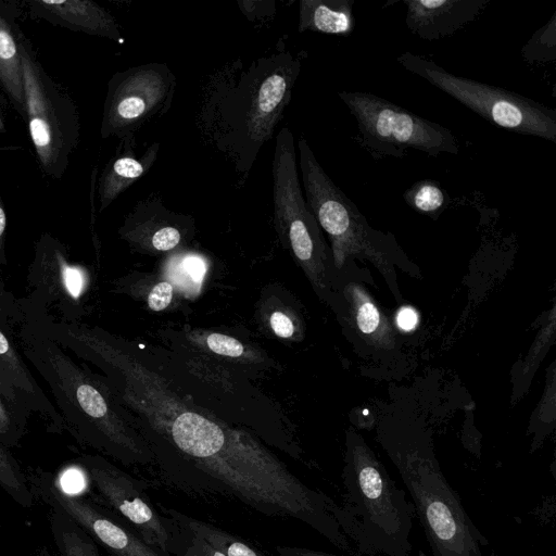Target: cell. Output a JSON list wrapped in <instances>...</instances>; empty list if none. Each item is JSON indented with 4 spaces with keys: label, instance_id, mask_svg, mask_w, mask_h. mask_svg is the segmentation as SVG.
<instances>
[{
    "label": "cell",
    "instance_id": "1",
    "mask_svg": "<svg viewBox=\"0 0 556 556\" xmlns=\"http://www.w3.org/2000/svg\"><path fill=\"white\" fill-rule=\"evenodd\" d=\"M165 484L191 495L235 500L268 517L301 521L337 548L351 543L332 515L334 501L304 483L250 435L184 412L157 431Z\"/></svg>",
    "mask_w": 556,
    "mask_h": 556
},
{
    "label": "cell",
    "instance_id": "2",
    "mask_svg": "<svg viewBox=\"0 0 556 556\" xmlns=\"http://www.w3.org/2000/svg\"><path fill=\"white\" fill-rule=\"evenodd\" d=\"M15 328L23 356L47 384L65 431L73 439L124 464L154 459L151 451L124 427L99 378L30 320L23 319Z\"/></svg>",
    "mask_w": 556,
    "mask_h": 556
},
{
    "label": "cell",
    "instance_id": "3",
    "mask_svg": "<svg viewBox=\"0 0 556 556\" xmlns=\"http://www.w3.org/2000/svg\"><path fill=\"white\" fill-rule=\"evenodd\" d=\"M343 468V504L331 511L364 556H410L415 509L361 435L352 433Z\"/></svg>",
    "mask_w": 556,
    "mask_h": 556
},
{
    "label": "cell",
    "instance_id": "4",
    "mask_svg": "<svg viewBox=\"0 0 556 556\" xmlns=\"http://www.w3.org/2000/svg\"><path fill=\"white\" fill-rule=\"evenodd\" d=\"M433 556H483L486 539L447 483L433 454L417 445L389 448Z\"/></svg>",
    "mask_w": 556,
    "mask_h": 556
},
{
    "label": "cell",
    "instance_id": "5",
    "mask_svg": "<svg viewBox=\"0 0 556 556\" xmlns=\"http://www.w3.org/2000/svg\"><path fill=\"white\" fill-rule=\"evenodd\" d=\"M298 148L305 201L330 238L334 266L341 268L351 258H365L383 275L396 295L393 260L399 248L393 237L367 223L358 207L324 170L303 137Z\"/></svg>",
    "mask_w": 556,
    "mask_h": 556
},
{
    "label": "cell",
    "instance_id": "6",
    "mask_svg": "<svg viewBox=\"0 0 556 556\" xmlns=\"http://www.w3.org/2000/svg\"><path fill=\"white\" fill-rule=\"evenodd\" d=\"M25 122L41 170L61 179L80 139V119L71 94L48 74L31 41L17 30Z\"/></svg>",
    "mask_w": 556,
    "mask_h": 556
},
{
    "label": "cell",
    "instance_id": "7",
    "mask_svg": "<svg viewBox=\"0 0 556 556\" xmlns=\"http://www.w3.org/2000/svg\"><path fill=\"white\" fill-rule=\"evenodd\" d=\"M397 62L464 104L485 121L506 130L556 141V112L504 88L455 76L434 61L404 52Z\"/></svg>",
    "mask_w": 556,
    "mask_h": 556
},
{
    "label": "cell",
    "instance_id": "8",
    "mask_svg": "<svg viewBox=\"0 0 556 556\" xmlns=\"http://www.w3.org/2000/svg\"><path fill=\"white\" fill-rule=\"evenodd\" d=\"M338 96L356 121L357 142L377 160L403 157L409 149L430 156L459 151L450 129L381 97L359 91H340Z\"/></svg>",
    "mask_w": 556,
    "mask_h": 556
},
{
    "label": "cell",
    "instance_id": "9",
    "mask_svg": "<svg viewBox=\"0 0 556 556\" xmlns=\"http://www.w3.org/2000/svg\"><path fill=\"white\" fill-rule=\"evenodd\" d=\"M273 204L277 229L286 235L290 247L313 282L323 288L326 275V245L319 224L309 211L300 186L294 138L282 128L277 137L273 160Z\"/></svg>",
    "mask_w": 556,
    "mask_h": 556
},
{
    "label": "cell",
    "instance_id": "10",
    "mask_svg": "<svg viewBox=\"0 0 556 556\" xmlns=\"http://www.w3.org/2000/svg\"><path fill=\"white\" fill-rule=\"evenodd\" d=\"M26 281L28 294L21 298L24 317L53 311L55 318L79 323L86 314L91 282L88 268L53 235L42 232L36 241Z\"/></svg>",
    "mask_w": 556,
    "mask_h": 556
},
{
    "label": "cell",
    "instance_id": "11",
    "mask_svg": "<svg viewBox=\"0 0 556 556\" xmlns=\"http://www.w3.org/2000/svg\"><path fill=\"white\" fill-rule=\"evenodd\" d=\"M176 86L170 70L149 63L115 73L104 100L100 135L102 139H124L154 115L169 106Z\"/></svg>",
    "mask_w": 556,
    "mask_h": 556
},
{
    "label": "cell",
    "instance_id": "12",
    "mask_svg": "<svg viewBox=\"0 0 556 556\" xmlns=\"http://www.w3.org/2000/svg\"><path fill=\"white\" fill-rule=\"evenodd\" d=\"M78 464L94 491L93 501L128 525L146 543L168 555L169 533L164 516L149 497L147 483L99 455H81Z\"/></svg>",
    "mask_w": 556,
    "mask_h": 556
},
{
    "label": "cell",
    "instance_id": "13",
    "mask_svg": "<svg viewBox=\"0 0 556 556\" xmlns=\"http://www.w3.org/2000/svg\"><path fill=\"white\" fill-rule=\"evenodd\" d=\"M26 477L34 496L71 516L111 556H168L93 500L66 492L51 472L37 468Z\"/></svg>",
    "mask_w": 556,
    "mask_h": 556
},
{
    "label": "cell",
    "instance_id": "14",
    "mask_svg": "<svg viewBox=\"0 0 556 556\" xmlns=\"http://www.w3.org/2000/svg\"><path fill=\"white\" fill-rule=\"evenodd\" d=\"M14 334L15 326L0 317V392L20 416H36L48 432L61 434L63 419L26 365Z\"/></svg>",
    "mask_w": 556,
    "mask_h": 556
},
{
    "label": "cell",
    "instance_id": "15",
    "mask_svg": "<svg viewBox=\"0 0 556 556\" xmlns=\"http://www.w3.org/2000/svg\"><path fill=\"white\" fill-rule=\"evenodd\" d=\"M269 60L250 89L249 103L244 109L242 126L244 141L252 151V160L262 144L268 141L291 98L292 87L300 73V61Z\"/></svg>",
    "mask_w": 556,
    "mask_h": 556
},
{
    "label": "cell",
    "instance_id": "16",
    "mask_svg": "<svg viewBox=\"0 0 556 556\" xmlns=\"http://www.w3.org/2000/svg\"><path fill=\"white\" fill-rule=\"evenodd\" d=\"M490 0H404L405 23L417 37L437 40L454 35L479 16Z\"/></svg>",
    "mask_w": 556,
    "mask_h": 556
},
{
    "label": "cell",
    "instance_id": "17",
    "mask_svg": "<svg viewBox=\"0 0 556 556\" xmlns=\"http://www.w3.org/2000/svg\"><path fill=\"white\" fill-rule=\"evenodd\" d=\"M31 18L88 35L121 40L114 16L90 0H30L22 2Z\"/></svg>",
    "mask_w": 556,
    "mask_h": 556
},
{
    "label": "cell",
    "instance_id": "18",
    "mask_svg": "<svg viewBox=\"0 0 556 556\" xmlns=\"http://www.w3.org/2000/svg\"><path fill=\"white\" fill-rule=\"evenodd\" d=\"M22 2L0 0V88L25 121V96L17 30Z\"/></svg>",
    "mask_w": 556,
    "mask_h": 556
},
{
    "label": "cell",
    "instance_id": "19",
    "mask_svg": "<svg viewBox=\"0 0 556 556\" xmlns=\"http://www.w3.org/2000/svg\"><path fill=\"white\" fill-rule=\"evenodd\" d=\"M344 293L358 333L378 349H393L395 336L392 325L367 290L363 286L352 282L345 287Z\"/></svg>",
    "mask_w": 556,
    "mask_h": 556
},
{
    "label": "cell",
    "instance_id": "20",
    "mask_svg": "<svg viewBox=\"0 0 556 556\" xmlns=\"http://www.w3.org/2000/svg\"><path fill=\"white\" fill-rule=\"evenodd\" d=\"M159 147V143L152 144L140 159L124 154L106 164L98 186L100 212L150 169L156 160Z\"/></svg>",
    "mask_w": 556,
    "mask_h": 556
},
{
    "label": "cell",
    "instance_id": "21",
    "mask_svg": "<svg viewBox=\"0 0 556 556\" xmlns=\"http://www.w3.org/2000/svg\"><path fill=\"white\" fill-rule=\"evenodd\" d=\"M354 0H301L299 31L349 36L354 30Z\"/></svg>",
    "mask_w": 556,
    "mask_h": 556
},
{
    "label": "cell",
    "instance_id": "22",
    "mask_svg": "<svg viewBox=\"0 0 556 556\" xmlns=\"http://www.w3.org/2000/svg\"><path fill=\"white\" fill-rule=\"evenodd\" d=\"M157 509L200 535L225 556H268L260 548L213 523L186 515L172 507L155 504Z\"/></svg>",
    "mask_w": 556,
    "mask_h": 556
},
{
    "label": "cell",
    "instance_id": "23",
    "mask_svg": "<svg viewBox=\"0 0 556 556\" xmlns=\"http://www.w3.org/2000/svg\"><path fill=\"white\" fill-rule=\"evenodd\" d=\"M50 530L61 556H100L91 535L71 516L50 507Z\"/></svg>",
    "mask_w": 556,
    "mask_h": 556
},
{
    "label": "cell",
    "instance_id": "24",
    "mask_svg": "<svg viewBox=\"0 0 556 556\" xmlns=\"http://www.w3.org/2000/svg\"><path fill=\"white\" fill-rule=\"evenodd\" d=\"M161 511V510H160ZM169 533V556H225L200 535L161 511Z\"/></svg>",
    "mask_w": 556,
    "mask_h": 556
},
{
    "label": "cell",
    "instance_id": "25",
    "mask_svg": "<svg viewBox=\"0 0 556 556\" xmlns=\"http://www.w3.org/2000/svg\"><path fill=\"white\" fill-rule=\"evenodd\" d=\"M0 486L21 506L34 504L27 477L9 448L0 442Z\"/></svg>",
    "mask_w": 556,
    "mask_h": 556
},
{
    "label": "cell",
    "instance_id": "26",
    "mask_svg": "<svg viewBox=\"0 0 556 556\" xmlns=\"http://www.w3.org/2000/svg\"><path fill=\"white\" fill-rule=\"evenodd\" d=\"M405 202L415 211L437 218L445 208L450 198L433 180H420L404 192Z\"/></svg>",
    "mask_w": 556,
    "mask_h": 556
},
{
    "label": "cell",
    "instance_id": "27",
    "mask_svg": "<svg viewBox=\"0 0 556 556\" xmlns=\"http://www.w3.org/2000/svg\"><path fill=\"white\" fill-rule=\"evenodd\" d=\"M528 63H547L556 59V13L539 28L521 49Z\"/></svg>",
    "mask_w": 556,
    "mask_h": 556
},
{
    "label": "cell",
    "instance_id": "28",
    "mask_svg": "<svg viewBox=\"0 0 556 556\" xmlns=\"http://www.w3.org/2000/svg\"><path fill=\"white\" fill-rule=\"evenodd\" d=\"M28 419L20 416L0 392V442L16 447L27 432Z\"/></svg>",
    "mask_w": 556,
    "mask_h": 556
},
{
    "label": "cell",
    "instance_id": "29",
    "mask_svg": "<svg viewBox=\"0 0 556 556\" xmlns=\"http://www.w3.org/2000/svg\"><path fill=\"white\" fill-rule=\"evenodd\" d=\"M0 317L12 325H18L24 317L23 302L16 298L0 277Z\"/></svg>",
    "mask_w": 556,
    "mask_h": 556
},
{
    "label": "cell",
    "instance_id": "30",
    "mask_svg": "<svg viewBox=\"0 0 556 556\" xmlns=\"http://www.w3.org/2000/svg\"><path fill=\"white\" fill-rule=\"evenodd\" d=\"M206 344L212 352L224 356L239 357L244 352L240 341L226 334L211 333L206 338Z\"/></svg>",
    "mask_w": 556,
    "mask_h": 556
},
{
    "label": "cell",
    "instance_id": "31",
    "mask_svg": "<svg viewBox=\"0 0 556 556\" xmlns=\"http://www.w3.org/2000/svg\"><path fill=\"white\" fill-rule=\"evenodd\" d=\"M173 298V286L167 281L155 285L149 293L148 304L152 311L160 312L166 308Z\"/></svg>",
    "mask_w": 556,
    "mask_h": 556
},
{
    "label": "cell",
    "instance_id": "32",
    "mask_svg": "<svg viewBox=\"0 0 556 556\" xmlns=\"http://www.w3.org/2000/svg\"><path fill=\"white\" fill-rule=\"evenodd\" d=\"M181 235L177 227L167 226L151 237L152 247L157 251H168L180 242Z\"/></svg>",
    "mask_w": 556,
    "mask_h": 556
},
{
    "label": "cell",
    "instance_id": "33",
    "mask_svg": "<svg viewBox=\"0 0 556 556\" xmlns=\"http://www.w3.org/2000/svg\"><path fill=\"white\" fill-rule=\"evenodd\" d=\"M270 326L274 332L280 338H290L294 332L291 319L281 312L273 313Z\"/></svg>",
    "mask_w": 556,
    "mask_h": 556
},
{
    "label": "cell",
    "instance_id": "34",
    "mask_svg": "<svg viewBox=\"0 0 556 556\" xmlns=\"http://www.w3.org/2000/svg\"><path fill=\"white\" fill-rule=\"evenodd\" d=\"M418 320V313L410 306L402 307L395 317L396 326L403 331L415 329Z\"/></svg>",
    "mask_w": 556,
    "mask_h": 556
},
{
    "label": "cell",
    "instance_id": "35",
    "mask_svg": "<svg viewBox=\"0 0 556 556\" xmlns=\"http://www.w3.org/2000/svg\"><path fill=\"white\" fill-rule=\"evenodd\" d=\"M275 549L279 556H334L325 552L302 546L276 545Z\"/></svg>",
    "mask_w": 556,
    "mask_h": 556
},
{
    "label": "cell",
    "instance_id": "36",
    "mask_svg": "<svg viewBox=\"0 0 556 556\" xmlns=\"http://www.w3.org/2000/svg\"><path fill=\"white\" fill-rule=\"evenodd\" d=\"M8 217L5 206L0 193V267H4L8 264L5 254V232H7Z\"/></svg>",
    "mask_w": 556,
    "mask_h": 556
},
{
    "label": "cell",
    "instance_id": "37",
    "mask_svg": "<svg viewBox=\"0 0 556 556\" xmlns=\"http://www.w3.org/2000/svg\"><path fill=\"white\" fill-rule=\"evenodd\" d=\"M185 269L191 276V278L198 282H200L205 273V264L199 257H188L184 262Z\"/></svg>",
    "mask_w": 556,
    "mask_h": 556
},
{
    "label": "cell",
    "instance_id": "38",
    "mask_svg": "<svg viewBox=\"0 0 556 556\" xmlns=\"http://www.w3.org/2000/svg\"><path fill=\"white\" fill-rule=\"evenodd\" d=\"M5 102L3 97L0 94V134L7 131L5 114H4Z\"/></svg>",
    "mask_w": 556,
    "mask_h": 556
}]
</instances>
